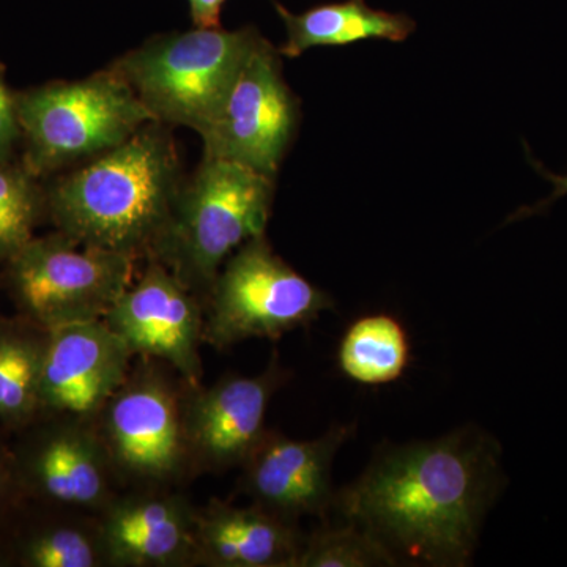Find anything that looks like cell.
<instances>
[{"label":"cell","instance_id":"obj_1","mask_svg":"<svg viewBox=\"0 0 567 567\" xmlns=\"http://www.w3.org/2000/svg\"><path fill=\"white\" fill-rule=\"evenodd\" d=\"M499 453L491 435L472 427L382 447L363 476L336 494L333 507L398 565L466 566L505 483Z\"/></svg>","mask_w":567,"mask_h":567},{"label":"cell","instance_id":"obj_2","mask_svg":"<svg viewBox=\"0 0 567 567\" xmlns=\"http://www.w3.org/2000/svg\"><path fill=\"white\" fill-rule=\"evenodd\" d=\"M173 134L151 122L47 189V218L91 248L137 259L151 254L182 186Z\"/></svg>","mask_w":567,"mask_h":567},{"label":"cell","instance_id":"obj_3","mask_svg":"<svg viewBox=\"0 0 567 567\" xmlns=\"http://www.w3.org/2000/svg\"><path fill=\"white\" fill-rule=\"evenodd\" d=\"M275 178L241 164L204 156L175 196L148 259L158 260L197 297H207L224 262L265 235Z\"/></svg>","mask_w":567,"mask_h":567},{"label":"cell","instance_id":"obj_4","mask_svg":"<svg viewBox=\"0 0 567 567\" xmlns=\"http://www.w3.org/2000/svg\"><path fill=\"white\" fill-rule=\"evenodd\" d=\"M18 114L21 163L39 178L95 158L155 122L112 69L18 92Z\"/></svg>","mask_w":567,"mask_h":567},{"label":"cell","instance_id":"obj_5","mask_svg":"<svg viewBox=\"0 0 567 567\" xmlns=\"http://www.w3.org/2000/svg\"><path fill=\"white\" fill-rule=\"evenodd\" d=\"M259 39L254 29L167 33L126 52L110 69L133 89L155 122L188 126L200 136Z\"/></svg>","mask_w":567,"mask_h":567},{"label":"cell","instance_id":"obj_6","mask_svg":"<svg viewBox=\"0 0 567 567\" xmlns=\"http://www.w3.org/2000/svg\"><path fill=\"white\" fill-rule=\"evenodd\" d=\"M134 260L54 233L33 237L10 257L2 282L18 316L52 331L103 320L133 282Z\"/></svg>","mask_w":567,"mask_h":567},{"label":"cell","instance_id":"obj_7","mask_svg":"<svg viewBox=\"0 0 567 567\" xmlns=\"http://www.w3.org/2000/svg\"><path fill=\"white\" fill-rule=\"evenodd\" d=\"M205 298L204 342L218 350L246 339L281 338L334 306L330 295L284 262L265 235L224 262Z\"/></svg>","mask_w":567,"mask_h":567},{"label":"cell","instance_id":"obj_8","mask_svg":"<svg viewBox=\"0 0 567 567\" xmlns=\"http://www.w3.org/2000/svg\"><path fill=\"white\" fill-rule=\"evenodd\" d=\"M183 394L156 365L130 371L93 421L117 477L156 486L188 472Z\"/></svg>","mask_w":567,"mask_h":567},{"label":"cell","instance_id":"obj_9","mask_svg":"<svg viewBox=\"0 0 567 567\" xmlns=\"http://www.w3.org/2000/svg\"><path fill=\"white\" fill-rule=\"evenodd\" d=\"M297 125L298 103L284 81L281 59L260 37L215 121L200 134L204 156L276 178Z\"/></svg>","mask_w":567,"mask_h":567},{"label":"cell","instance_id":"obj_10","mask_svg":"<svg viewBox=\"0 0 567 567\" xmlns=\"http://www.w3.org/2000/svg\"><path fill=\"white\" fill-rule=\"evenodd\" d=\"M11 446L22 502L44 507L103 511L114 498V466L93 423L39 417Z\"/></svg>","mask_w":567,"mask_h":567},{"label":"cell","instance_id":"obj_11","mask_svg":"<svg viewBox=\"0 0 567 567\" xmlns=\"http://www.w3.org/2000/svg\"><path fill=\"white\" fill-rule=\"evenodd\" d=\"M103 322L133 357L169 365L189 386H200L204 311L199 297L158 260L126 287Z\"/></svg>","mask_w":567,"mask_h":567},{"label":"cell","instance_id":"obj_12","mask_svg":"<svg viewBox=\"0 0 567 567\" xmlns=\"http://www.w3.org/2000/svg\"><path fill=\"white\" fill-rule=\"evenodd\" d=\"M286 379L275 354L259 375L224 377L208 388L186 383L183 431L188 468L224 472L241 466L264 439L268 405Z\"/></svg>","mask_w":567,"mask_h":567},{"label":"cell","instance_id":"obj_13","mask_svg":"<svg viewBox=\"0 0 567 567\" xmlns=\"http://www.w3.org/2000/svg\"><path fill=\"white\" fill-rule=\"evenodd\" d=\"M133 353L103 320L50 331L40 417L93 423L132 371Z\"/></svg>","mask_w":567,"mask_h":567},{"label":"cell","instance_id":"obj_14","mask_svg":"<svg viewBox=\"0 0 567 567\" xmlns=\"http://www.w3.org/2000/svg\"><path fill=\"white\" fill-rule=\"evenodd\" d=\"M353 431V425H336L315 440L265 432L241 464V491L251 496L254 505L292 524L305 516H324L334 506L331 468L336 454Z\"/></svg>","mask_w":567,"mask_h":567},{"label":"cell","instance_id":"obj_15","mask_svg":"<svg viewBox=\"0 0 567 567\" xmlns=\"http://www.w3.org/2000/svg\"><path fill=\"white\" fill-rule=\"evenodd\" d=\"M196 509L163 492L114 498L96 524L107 566L181 567L196 559Z\"/></svg>","mask_w":567,"mask_h":567},{"label":"cell","instance_id":"obj_16","mask_svg":"<svg viewBox=\"0 0 567 567\" xmlns=\"http://www.w3.org/2000/svg\"><path fill=\"white\" fill-rule=\"evenodd\" d=\"M194 535V565L210 567H297L306 537L297 524L264 507L216 498L196 509Z\"/></svg>","mask_w":567,"mask_h":567},{"label":"cell","instance_id":"obj_17","mask_svg":"<svg viewBox=\"0 0 567 567\" xmlns=\"http://www.w3.org/2000/svg\"><path fill=\"white\" fill-rule=\"evenodd\" d=\"M286 24L281 54L298 58L311 48L346 47L358 41H404L415 29L402 14L371 9L364 0H347L293 14L276 6Z\"/></svg>","mask_w":567,"mask_h":567},{"label":"cell","instance_id":"obj_18","mask_svg":"<svg viewBox=\"0 0 567 567\" xmlns=\"http://www.w3.org/2000/svg\"><path fill=\"white\" fill-rule=\"evenodd\" d=\"M50 331L18 316L0 317V434L40 417V386Z\"/></svg>","mask_w":567,"mask_h":567},{"label":"cell","instance_id":"obj_19","mask_svg":"<svg viewBox=\"0 0 567 567\" xmlns=\"http://www.w3.org/2000/svg\"><path fill=\"white\" fill-rule=\"evenodd\" d=\"M412 358L409 333L390 315H369L349 324L338 347L341 374L358 385L385 386L398 382Z\"/></svg>","mask_w":567,"mask_h":567},{"label":"cell","instance_id":"obj_20","mask_svg":"<svg viewBox=\"0 0 567 567\" xmlns=\"http://www.w3.org/2000/svg\"><path fill=\"white\" fill-rule=\"evenodd\" d=\"M9 537L13 566H107L99 528L63 520H41Z\"/></svg>","mask_w":567,"mask_h":567},{"label":"cell","instance_id":"obj_21","mask_svg":"<svg viewBox=\"0 0 567 567\" xmlns=\"http://www.w3.org/2000/svg\"><path fill=\"white\" fill-rule=\"evenodd\" d=\"M47 218V189L22 163L0 164V265L24 248Z\"/></svg>","mask_w":567,"mask_h":567},{"label":"cell","instance_id":"obj_22","mask_svg":"<svg viewBox=\"0 0 567 567\" xmlns=\"http://www.w3.org/2000/svg\"><path fill=\"white\" fill-rule=\"evenodd\" d=\"M399 566L377 537L346 522L317 529L305 537L297 567H386Z\"/></svg>","mask_w":567,"mask_h":567},{"label":"cell","instance_id":"obj_23","mask_svg":"<svg viewBox=\"0 0 567 567\" xmlns=\"http://www.w3.org/2000/svg\"><path fill=\"white\" fill-rule=\"evenodd\" d=\"M22 144L18 92L7 82L6 66L0 63V164L14 163Z\"/></svg>","mask_w":567,"mask_h":567},{"label":"cell","instance_id":"obj_24","mask_svg":"<svg viewBox=\"0 0 567 567\" xmlns=\"http://www.w3.org/2000/svg\"><path fill=\"white\" fill-rule=\"evenodd\" d=\"M21 502L17 475H14L13 453L0 434V520Z\"/></svg>","mask_w":567,"mask_h":567},{"label":"cell","instance_id":"obj_25","mask_svg":"<svg viewBox=\"0 0 567 567\" xmlns=\"http://www.w3.org/2000/svg\"><path fill=\"white\" fill-rule=\"evenodd\" d=\"M196 28L215 29L219 25V14L227 0H188Z\"/></svg>","mask_w":567,"mask_h":567},{"label":"cell","instance_id":"obj_26","mask_svg":"<svg viewBox=\"0 0 567 567\" xmlns=\"http://www.w3.org/2000/svg\"><path fill=\"white\" fill-rule=\"evenodd\" d=\"M535 163L536 169L539 171L540 175L547 178L548 182L554 183V192H551L550 196L547 197L546 200L536 205L533 208H525V210L518 212V216H528L535 215V213H539L546 210L548 205L554 203V200L559 199V197L567 196V175H555L548 173L547 169H544L540 164Z\"/></svg>","mask_w":567,"mask_h":567},{"label":"cell","instance_id":"obj_27","mask_svg":"<svg viewBox=\"0 0 567 567\" xmlns=\"http://www.w3.org/2000/svg\"><path fill=\"white\" fill-rule=\"evenodd\" d=\"M9 566H13L9 548V537L0 535V567Z\"/></svg>","mask_w":567,"mask_h":567}]
</instances>
